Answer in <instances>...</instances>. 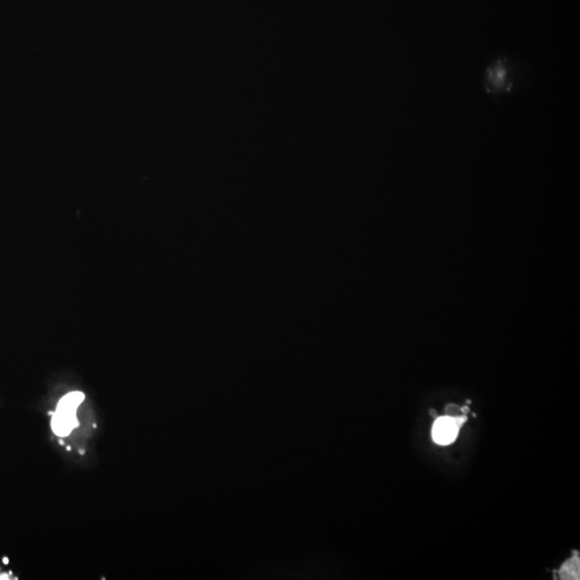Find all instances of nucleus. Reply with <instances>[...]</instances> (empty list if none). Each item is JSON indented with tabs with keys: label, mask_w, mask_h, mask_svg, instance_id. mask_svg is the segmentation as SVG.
<instances>
[{
	"label": "nucleus",
	"mask_w": 580,
	"mask_h": 580,
	"mask_svg": "<svg viewBox=\"0 0 580 580\" xmlns=\"http://www.w3.org/2000/svg\"><path fill=\"white\" fill-rule=\"evenodd\" d=\"M460 428L455 418L446 415L437 417L432 428V438L438 445H450L457 439Z\"/></svg>",
	"instance_id": "obj_2"
},
{
	"label": "nucleus",
	"mask_w": 580,
	"mask_h": 580,
	"mask_svg": "<svg viewBox=\"0 0 580 580\" xmlns=\"http://www.w3.org/2000/svg\"><path fill=\"white\" fill-rule=\"evenodd\" d=\"M3 562H4V563H5V564H8V562H9V561H8V559H7V558H4V560H3Z\"/></svg>",
	"instance_id": "obj_7"
},
{
	"label": "nucleus",
	"mask_w": 580,
	"mask_h": 580,
	"mask_svg": "<svg viewBox=\"0 0 580 580\" xmlns=\"http://www.w3.org/2000/svg\"><path fill=\"white\" fill-rule=\"evenodd\" d=\"M461 412H462L463 415L470 413V407L469 406H463V407H461Z\"/></svg>",
	"instance_id": "obj_5"
},
{
	"label": "nucleus",
	"mask_w": 580,
	"mask_h": 580,
	"mask_svg": "<svg viewBox=\"0 0 580 580\" xmlns=\"http://www.w3.org/2000/svg\"><path fill=\"white\" fill-rule=\"evenodd\" d=\"M85 395L80 391L70 392L62 398L52 418V429L60 437L68 436L74 428L79 426L77 408L84 401Z\"/></svg>",
	"instance_id": "obj_1"
},
{
	"label": "nucleus",
	"mask_w": 580,
	"mask_h": 580,
	"mask_svg": "<svg viewBox=\"0 0 580 580\" xmlns=\"http://www.w3.org/2000/svg\"><path fill=\"white\" fill-rule=\"evenodd\" d=\"M445 413H446V416H449V417H452V418L459 417V416L463 415L461 412V407H459L455 404H449L448 406H446Z\"/></svg>",
	"instance_id": "obj_4"
},
{
	"label": "nucleus",
	"mask_w": 580,
	"mask_h": 580,
	"mask_svg": "<svg viewBox=\"0 0 580 580\" xmlns=\"http://www.w3.org/2000/svg\"><path fill=\"white\" fill-rule=\"evenodd\" d=\"M431 415L432 416H436V414H435V411H431Z\"/></svg>",
	"instance_id": "obj_8"
},
{
	"label": "nucleus",
	"mask_w": 580,
	"mask_h": 580,
	"mask_svg": "<svg viewBox=\"0 0 580 580\" xmlns=\"http://www.w3.org/2000/svg\"><path fill=\"white\" fill-rule=\"evenodd\" d=\"M0 579H8V576L5 575V574L4 575H0Z\"/></svg>",
	"instance_id": "obj_6"
},
{
	"label": "nucleus",
	"mask_w": 580,
	"mask_h": 580,
	"mask_svg": "<svg viewBox=\"0 0 580 580\" xmlns=\"http://www.w3.org/2000/svg\"><path fill=\"white\" fill-rule=\"evenodd\" d=\"M559 575L561 579H579V558L573 557L566 561Z\"/></svg>",
	"instance_id": "obj_3"
}]
</instances>
